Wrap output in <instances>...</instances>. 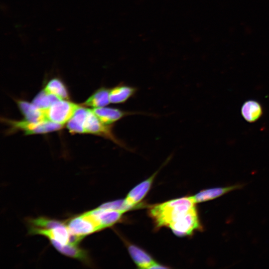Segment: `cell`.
Segmentation results:
<instances>
[{
	"instance_id": "cell-5",
	"label": "cell",
	"mask_w": 269,
	"mask_h": 269,
	"mask_svg": "<svg viewBox=\"0 0 269 269\" xmlns=\"http://www.w3.org/2000/svg\"><path fill=\"white\" fill-rule=\"evenodd\" d=\"M66 225L71 233L82 240L99 230L86 212L70 218Z\"/></svg>"
},
{
	"instance_id": "cell-10",
	"label": "cell",
	"mask_w": 269,
	"mask_h": 269,
	"mask_svg": "<svg viewBox=\"0 0 269 269\" xmlns=\"http://www.w3.org/2000/svg\"><path fill=\"white\" fill-rule=\"evenodd\" d=\"M91 110L102 123L107 125H113L114 123L126 116L139 113L126 111L118 108L104 107L94 108Z\"/></svg>"
},
{
	"instance_id": "cell-9",
	"label": "cell",
	"mask_w": 269,
	"mask_h": 269,
	"mask_svg": "<svg viewBox=\"0 0 269 269\" xmlns=\"http://www.w3.org/2000/svg\"><path fill=\"white\" fill-rule=\"evenodd\" d=\"M49 241L60 253L68 257L78 260L88 265H91L87 251L80 248L78 245L61 244L54 240H49Z\"/></svg>"
},
{
	"instance_id": "cell-20",
	"label": "cell",
	"mask_w": 269,
	"mask_h": 269,
	"mask_svg": "<svg viewBox=\"0 0 269 269\" xmlns=\"http://www.w3.org/2000/svg\"><path fill=\"white\" fill-rule=\"evenodd\" d=\"M59 99H60L57 96L47 92L43 89L34 97L32 103L40 109H46Z\"/></svg>"
},
{
	"instance_id": "cell-14",
	"label": "cell",
	"mask_w": 269,
	"mask_h": 269,
	"mask_svg": "<svg viewBox=\"0 0 269 269\" xmlns=\"http://www.w3.org/2000/svg\"><path fill=\"white\" fill-rule=\"evenodd\" d=\"M128 250L133 260L140 269H151L156 263L144 250L133 244H128Z\"/></svg>"
},
{
	"instance_id": "cell-3",
	"label": "cell",
	"mask_w": 269,
	"mask_h": 269,
	"mask_svg": "<svg viewBox=\"0 0 269 269\" xmlns=\"http://www.w3.org/2000/svg\"><path fill=\"white\" fill-rule=\"evenodd\" d=\"M79 107L68 100L59 99L49 108L43 110L47 120L63 125L69 121Z\"/></svg>"
},
{
	"instance_id": "cell-8",
	"label": "cell",
	"mask_w": 269,
	"mask_h": 269,
	"mask_svg": "<svg viewBox=\"0 0 269 269\" xmlns=\"http://www.w3.org/2000/svg\"><path fill=\"white\" fill-rule=\"evenodd\" d=\"M156 173L134 187L125 199L126 202L134 209L139 207L140 202L149 191Z\"/></svg>"
},
{
	"instance_id": "cell-12",
	"label": "cell",
	"mask_w": 269,
	"mask_h": 269,
	"mask_svg": "<svg viewBox=\"0 0 269 269\" xmlns=\"http://www.w3.org/2000/svg\"><path fill=\"white\" fill-rule=\"evenodd\" d=\"M137 90L134 87L120 83L110 89V102L113 104H123L134 96Z\"/></svg>"
},
{
	"instance_id": "cell-6",
	"label": "cell",
	"mask_w": 269,
	"mask_h": 269,
	"mask_svg": "<svg viewBox=\"0 0 269 269\" xmlns=\"http://www.w3.org/2000/svg\"><path fill=\"white\" fill-rule=\"evenodd\" d=\"M169 228L178 237L190 236L195 231L201 229V225L196 208L189 211Z\"/></svg>"
},
{
	"instance_id": "cell-2",
	"label": "cell",
	"mask_w": 269,
	"mask_h": 269,
	"mask_svg": "<svg viewBox=\"0 0 269 269\" xmlns=\"http://www.w3.org/2000/svg\"><path fill=\"white\" fill-rule=\"evenodd\" d=\"M84 133L96 134L112 140L119 146L128 149L127 145L118 138L113 132V125L102 123L98 117L88 109L83 125Z\"/></svg>"
},
{
	"instance_id": "cell-19",
	"label": "cell",
	"mask_w": 269,
	"mask_h": 269,
	"mask_svg": "<svg viewBox=\"0 0 269 269\" xmlns=\"http://www.w3.org/2000/svg\"><path fill=\"white\" fill-rule=\"evenodd\" d=\"M44 90L60 99L68 100L69 99V95L66 87L58 78H53L49 81Z\"/></svg>"
},
{
	"instance_id": "cell-16",
	"label": "cell",
	"mask_w": 269,
	"mask_h": 269,
	"mask_svg": "<svg viewBox=\"0 0 269 269\" xmlns=\"http://www.w3.org/2000/svg\"><path fill=\"white\" fill-rule=\"evenodd\" d=\"M88 109L80 107L67 123V128L72 134H84L83 125Z\"/></svg>"
},
{
	"instance_id": "cell-4",
	"label": "cell",
	"mask_w": 269,
	"mask_h": 269,
	"mask_svg": "<svg viewBox=\"0 0 269 269\" xmlns=\"http://www.w3.org/2000/svg\"><path fill=\"white\" fill-rule=\"evenodd\" d=\"M3 121L10 127V131L20 130L26 134H46L61 129L63 125L46 120L40 122L26 120L13 121L3 119Z\"/></svg>"
},
{
	"instance_id": "cell-17",
	"label": "cell",
	"mask_w": 269,
	"mask_h": 269,
	"mask_svg": "<svg viewBox=\"0 0 269 269\" xmlns=\"http://www.w3.org/2000/svg\"><path fill=\"white\" fill-rule=\"evenodd\" d=\"M27 222L29 234H31L35 230L52 229L65 223L64 222L45 217L31 218L28 219Z\"/></svg>"
},
{
	"instance_id": "cell-21",
	"label": "cell",
	"mask_w": 269,
	"mask_h": 269,
	"mask_svg": "<svg viewBox=\"0 0 269 269\" xmlns=\"http://www.w3.org/2000/svg\"><path fill=\"white\" fill-rule=\"evenodd\" d=\"M98 207L105 209L119 211L124 213L134 209L126 202L125 199L107 202L101 204Z\"/></svg>"
},
{
	"instance_id": "cell-1",
	"label": "cell",
	"mask_w": 269,
	"mask_h": 269,
	"mask_svg": "<svg viewBox=\"0 0 269 269\" xmlns=\"http://www.w3.org/2000/svg\"><path fill=\"white\" fill-rule=\"evenodd\" d=\"M192 196L172 199L151 206L148 211L157 228L168 227L196 208Z\"/></svg>"
},
{
	"instance_id": "cell-7",
	"label": "cell",
	"mask_w": 269,
	"mask_h": 269,
	"mask_svg": "<svg viewBox=\"0 0 269 269\" xmlns=\"http://www.w3.org/2000/svg\"><path fill=\"white\" fill-rule=\"evenodd\" d=\"M86 213L100 231L111 227L119 222L124 213L119 211L98 207L87 211Z\"/></svg>"
},
{
	"instance_id": "cell-11",
	"label": "cell",
	"mask_w": 269,
	"mask_h": 269,
	"mask_svg": "<svg viewBox=\"0 0 269 269\" xmlns=\"http://www.w3.org/2000/svg\"><path fill=\"white\" fill-rule=\"evenodd\" d=\"M16 102L25 120L34 122L47 120L43 110L37 107L32 103L21 100H16Z\"/></svg>"
},
{
	"instance_id": "cell-15",
	"label": "cell",
	"mask_w": 269,
	"mask_h": 269,
	"mask_svg": "<svg viewBox=\"0 0 269 269\" xmlns=\"http://www.w3.org/2000/svg\"><path fill=\"white\" fill-rule=\"evenodd\" d=\"M110 90L103 87L98 89L82 105L93 108L103 107L109 105L111 103Z\"/></svg>"
},
{
	"instance_id": "cell-13",
	"label": "cell",
	"mask_w": 269,
	"mask_h": 269,
	"mask_svg": "<svg viewBox=\"0 0 269 269\" xmlns=\"http://www.w3.org/2000/svg\"><path fill=\"white\" fill-rule=\"evenodd\" d=\"M240 185H233L227 187H218L204 189L192 196L196 203L213 200L236 189H239Z\"/></svg>"
},
{
	"instance_id": "cell-18",
	"label": "cell",
	"mask_w": 269,
	"mask_h": 269,
	"mask_svg": "<svg viewBox=\"0 0 269 269\" xmlns=\"http://www.w3.org/2000/svg\"><path fill=\"white\" fill-rule=\"evenodd\" d=\"M241 113L243 118L249 122L256 121L262 114L260 104L255 101L250 100L243 104Z\"/></svg>"
}]
</instances>
